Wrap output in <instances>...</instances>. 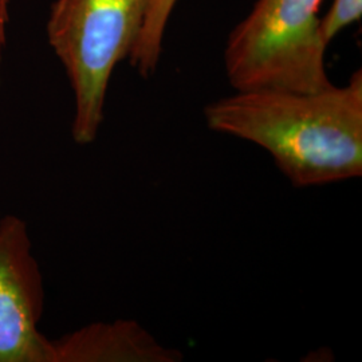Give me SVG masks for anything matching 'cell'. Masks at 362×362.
<instances>
[{
  "instance_id": "obj_5",
  "label": "cell",
  "mask_w": 362,
  "mask_h": 362,
  "mask_svg": "<svg viewBox=\"0 0 362 362\" xmlns=\"http://www.w3.org/2000/svg\"><path fill=\"white\" fill-rule=\"evenodd\" d=\"M180 350L163 345L133 320L86 325L52 339V362H179Z\"/></svg>"
},
{
  "instance_id": "obj_4",
  "label": "cell",
  "mask_w": 362,
  "mask_h": 362,
  "mask_svg": "<svg viewBox=\"0 0 362 362\" xmlns=\"http://www.w3.org/2000/svg\"><path fill=\"white\" fill-rule=\"evenodd\" d=\"M45 281L27 223L0 219V362H52V339L40 333Z\"/></svg>"
},
{
  "instance_id": "obj_2",
  "label": "cell",
  "mask_w": 362,
  "mask_h": 362,
  "mask_svg": "<svg viewBox=\"0 0 362 362\" xmlns=\"http://www.w3.org/2000/svg\"><path fill=\"white\" fill-rule=\"evenodd\" d=\"M149 0H57L47 23L49 43L74 93L71 136L78 145L98 137L116 66L129 58Z\"/></svg>"
},
{
  "instance_id": "obj_3",
  "label": "cell",
  "mask_w": 362,
  "mask_h": 362,
  "mask_svg": "<svg viewBox=\"0 0 362 362\" xmlns=\"http://www.w3.org/2000/svg\"><path fill=\"white\" fill-rule=\"evenodd\" d=\"M322 0H258L233 28L224 66L236 91H318L332 86Z\"/></svg>"
},
{
  "instance_id": "obj_1",
  "label": "cell",
  "mask_w": 362,
  "mask_h": 362,
  "mask_svg": "<svg viewBox=\"0 0 362 362\" xmlns=\"http://www.w3.org/2000/svg\"><path fill=\"white\" fill-rule=\"evenodd\" d=\"M208 128L266 151L291 185L362 176V71L318 91L240 90L208 104Z\"/></svg>"
},
{
  "instance_id": "obj_6",
  "label": "cell",
  "mask_w": 362,
  "mask_h": 362,
  "mask_svg": "<svg viewBox=\"0 0 362 362\" xmlns=\"http://www.w3.org/2000/svg\"><path fill=\"white\" fill-rule=\"evenodd\" d=\"M179 0H149L139 38L129 54L132 66L140 76L155 74L163 52V42L169 18Z\"/></svg>"
},
{
  "instance_id": "obj_7",
  "label": "cell",
  "mask_w": 362,
  "mask_h": 362,
  "mask_svg": "<svg viewBox=\"0 0 362 362\" xmlns=\"http://www.w3.org/2000/svg\"><path fill=\"white\" fill-rule=\"evenodd\" d=\"M362 15V0H334L322 21V33L327 43L346 27L358 22Z\"/></svg>"
},
{
  "instance_id": "obj_8",
  "label": "cell",
  "mask_w": 362,
  "mask_h": 362,
  "mask_svg": "<svg viewBox=\"0 0 362 362\" xmlns=\"http://www.w3.org/2000/svg\"><path fill=\"white\" fill-rule=\"evenodd\" d=\"M4 13H6V0H0V33L3 31L1 25H4Z\"/></svg>"
}]
</instances>
